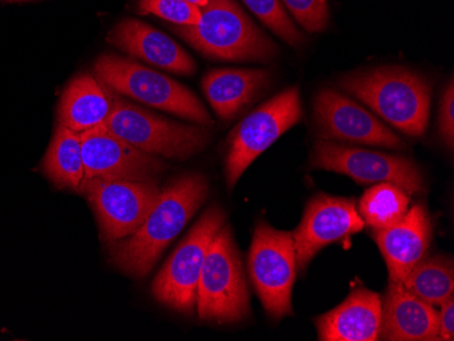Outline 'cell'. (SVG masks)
<instances>
[{"instance_id":"6da1fadb","label":"cell","mask_w":454,"mask_h":341,"mask_svg":"<svg viewBox=\"0 0 454 341\" xmlns=\"http://www.w3.org/2000/svg\"><path fill=\"white\" fill-rule=\"evenodd\" d=\"M207 196L208 182L203 174L188 173L170 182L160 190L142 226L127 238L112 243V261L131 276H146Z\"/></svg>"},{"instance_id":"7a4b0ae2","label":"cell","mask_w":454,"mask_h":341,"mask_svg":"<svg viewBox=\"0 0 454 341\" xmlns=\"http://www.w3.org/2000/svg\"><path fill=\"white\" fill-rule=\"evenodd\" d=\"M339 85L403 134L420 137L427 131L431 85L417 71L404 67L356 71L341 78Z\"/></svg>"},{"instance_id":"3957f363","label":"cell","mask_w":454,"mask_h":341,"mask_svg":"<svg viewBox=\"0 0 454 341\" xmlns=\"http://www.w3.org/2000/svg\"><path fill=\"white\" fill-rule=\"evenodd\" d=\"M200 22L172 30L206 58L224 62H271L279 48L236 0H208Z\"/></svg>"},{"instance_id":"277c9868","label":"cell","mask_w":454,"mask_h":341,"mask_svg":"<svg viewBox=\"0 0 454 341\" xmlns=\"http://www.w3.org/2000/svg\"><path fill=\"white\" fill-rule=\"evenodd\" d=\"M94 73L102 85L119 96L190 120L198 126L214 123L207 109L190 89L131 58L102 55L97 58Z\"/></svg>"},{"instance_id":"5b68a950","label":"cell","mask_w":454,"mask_h":341,"mask_svg":"<svg viewBox=\"0 0 454 341\" xmlns=\"http://www.w3.org/2000/svg\"><path fill=\"white\" fill-rule=\"evenodd\" d=\"M106 89L111 98V113L104 126L140 151L185 159L200 152L210 142V134L204 127L160 116Z\"/></svg>"},{"instance_id":"8992f818","label":"cell","mask_w":454,"mask_h":341,"mask_svg":"<svg viewBox=\"0 0 454 341\" xmlns=\"http://www.w3.org/2000/svg\"><path fill=\"white\" fill-rule=\"evenodd\" d=\"M196 312L200 320L219 324L239 322L251 313L241 254L227 225L216 234L204 260Z\"/></svg>"},{"instance_id":"52a82bcc","label":"cell","mask_w":454,"mask_h":341,"mask_svg":"<svg viewBox=\"0 0 454 341\" xmlns=\"http://www.w3.org/2000/svg\"><path fill=\"white\" fill-rule=\"evenodd\" d=\"M226 213L211 205L168 259L153 282L152 291L160 304L191 314L196 307V291L211 243L223 226Z\"/></svg>"},{"instance_id":"ba28073f","label":"cell","mask_w":454,"mask_h":341,"mask_svg":"<svg viewBox=\"0 0 454 341\" xmlns=\"http://www.w3.org/2000/svg\"><path fill=\"white\" fill-rule=\"evenodd\" d=\"M302 119L300 89H286L247 114L229 137L224 172L233 190L245 170Z\"/></svg>"},{"instance_id":"9c48e42d","label":"cell","mask_w":454,"mask_h":341,"mask_svg":"<svg viewBox=\"0 0 454 341\" xmlns=\"http://www.w3.org/2000/svg\"><path fill=\"white\" fill-rule=\"evenodd\" d=\"M247 268L265 312L272 318L293 312L292 295L297 279V253L292 231L257 223L249 249Z\"/></svg>"},{"instance_id":"30bf717a","label":"cell","mask_w":454,"mask_h":341,"mask_svg":"<svg viewBox=\"0 0 454 341\" xmlns=\"http://www.w3.org/2000/svg\"><path fill=\"white\" fill-rule=\"evenodd\" d=\"M310 167L348 175L358 184L389 182L410 196L426 190L419 167L403 155L317 140L310 155Z\"/></svg>"},{"instance_id":"8fae6325","label":"cell","mask_w":454,"mask_h":341,"mask_svg":"<svg viewBox=\"0 0 454 341\" xmlns=\"http://www.w3.org/2000/svg\"><path fill=\"white\" fill-rule=\"evenodd\" d=\"M160 188L154 182H109L89 178L82 193L96 213L102 238L116 243L145 222L157 203Z\"/></svg>"},{"instance_id":"7c38bea8","label":"cell","mask_w":454,"mask_h":341,"mask_svg":"<svg viewBox=\"0 0 454 341\" xmlns=\"http://www.w3.org/2000/svg\"><path fill=\"white\" fill-rule=\"evenodd\" d=\"M313 120L320 140L407 149L404 140L385 126L373 112L333 89L318 91L313 104Z\"/></svg>"},{"instance_id":"4fadbf2b","label":"cell","mask_w":454,"mask_h":341,"mask_svg":"<svg viewBox=\"0 0 454 341\" xmlns=\"http://www.w3.org/2000/svg\"><path fill=\"white\" fill-rule=\"evenodd\" d=\"M81 140L85 180L154 182L168 169L167 164L160 158L127 143L104 124L82 132Z\"/></svg>"},{"instance_id":"5bb4252c","label":"cell","mask_w":454,"mask_h":341,"mask_svg":"<svg viewBox=\"0 0 454 341\" xmlns=\"http://www.w3.org/2000/svg\"><path fill=\"white\" fill-rule=\"evenodd\" d=\"M364 228L356 198L315 196L306 205L300 226L293 231L298 269L305 271L321 249L346 241Z\"/></svg>"},{"instance_id":"9a60e30c","label":"cell","mask_w":454,"mask_h":341,"mask_svg":"<svg viewBox=\"0 0 454 341\" xmlns=\"http://www.w3.org/2000/svg\"><path fill=\"white\" fill-rule=\"evenodd\" d=\"M389 272V282L402 283L408 272L427 254L433 238L430 216L425 205H414L399 222L372 230Z\"/></svg>"},{"instance_id":"2e32d148","label":"cell","mask_w":454,"mask_h":341,"mask_svg":"<svg viewBox=\"0 0 454 341\" xmlns=\"http://www.w3.org/2000/svg\"><path fill=\"white\" fill-rule=\"evenodd\" d=\"M109 44L143 62L178 74L193 75L196 63L172 38L137 19H122L109 32Z\"/></svg>"},{"instance_id":"e0dca14e","label":"cell","mask_w":454,"mask_h":341,"mask_svg":"<svg viewBox=\"0 0 454 341\" xmlns=\"http://www.w3.org/2000/svg\"><path fill=\"white\" fill-rule=\"evenodd\" d=\"M379 340H440L437 310L411 294L402 283L389 282L382 299Z\"/></svg>"},{"instance_id":"ac0fdd59","label":"cell","mask_w":454,"mask_h":341,"mask_svg":"<svg viewBox=\"0 0 454 341\" xmlns=\"http://www.w3.org/2000/svg\"><path fill=\"white\" fill-rule=\"evenodd\" d=\"M381 310L380 294L367 289L354 290L339 306L315 321L318 340H379Z\"/></svg>"},{"instance_id":"d6986e66","label":"cell","mask_w":454,"mask_h":341,"mask_svg":"<svg viewBox=\"0 0 454 341\" xmlns=\"http://www.w3.org/2000/svg\"><path fill=\"white\" fill-rule=\"evenodd\" d=\"M271 74L251 68H221L204 76L203 93L216 114L233 120L270 85Z\"/></svg>"},{"instance_id":"ffe728a7","label":"cell","mask_w":454,"mask_h":341,"mask_svg":"<svg viewBox=\"0 0 454 341\" xmlns=\"http://www.w3.org/2000/svg\"><path fill=\"white\" fill-rule=\"evenodd\" d=\"M111 113V98L106 86L91 74H82L71 81L61 96L58 124L82 132L106 123Z\"/></svg>"},{"instance_id":"44dd1931","label":"cell","mask_w":454,"mask_h":341,"mask_svg":"<svg viewBox=\"0 0 454 341\" xmlns=\"http://www.w3.org/2000/svg\"><path fill=\"white\" fill-rule=\"evenodd\" d=\"M43 172L56 187L82 193L86 177L81 134L58 124L43 160Z\"/></svg>"},{"instance_id":"7402d4cb","label":"cell","mask_w":454,"mask_h":341,"mask_svg":"<svg viewBox=\"0 0 454 341\" xmlns=\"http://www.w3.org/2000/svg\"><path fill=\"white\" fill-rule=\"evenodd\" d=\"M402 284L426 304L441 306L454 294L453 261L448 256L425 257L408 272Z\"/></svg>"},{"instance_id":"603a6c76","label":"cell","mask_w":454,"mask_h":341,"mask_svg":"<svg viewBox=\"0 0 454 341\" xmlns=\"http://www.w3.org/2000/svg\"><path fill=\"white\" fill-rule=\"evenodd\" d=\"M358 213L372 230L387 229L399 222L410 208V195L389 182L369 188L358 203Z\"/></svg>"},{"instance_id":"cb8c5ba5","label":"cell","mask_w":454,"mask_h":341,"mask_svg":"<svg viewBox=\"0 0 454 341\" xmlns=\"http://www.w3.org/2000/svg\"><path fill=\"white\" fill-rule=\"evenodd\" d=\"M245 6L254 12L259 21L272 33L282 38L290 47H300L305 37L300 32L292 18L288 17L282 0H242Z\"/></svg>"},{"instance_id":"d4e9b609","label":"cell","mask_w":454,"mask_h":341,"mask_svg":"<svg viewBox=\"0 0 454 341\" xmlns=\"http://www.w3.org/2000/svg\"><path fill=\"white\" fill-rule=\"evenodd\" d=\"M140 14H153L178 27L200 22L201 10L184 0H139Z\"/></svg>"},{"instance_id":"484cf974","label":"cell","mask_w":454,"mask_h":341,"mask_svg":"<svg viewBox=\"0 0 454 341\" xmlns=\"http://www.w3.org/2000/svg\"><path fill=\"white\" fill-rule=\"evenodd\" d=\"M282 4L306 32L321 33L328 27V0H282Z\"/></svg>"},{"instance_id":"4316f807","label":"cell","mask_w":454,"mask_h":341,"mask_svg":"<svg viewBox=\"0 0 454 341\" xmlns=\"http://www.w3.org/2000/svg\"><path fill=\"white\" fill-rule=\"evenodd\" d=\"M438 129L443 144L449 149L454 146V82H450L443 90L441 97L440 117H438Z\"/></svg>"},{"instance_id":"83f0119b","label":"cell","mask_w":454,"mask_h":341,"mask_svg":"<svg viewBox=\"0 0 454 341\" xmlns=\"http://www.w3.org/2000/svg\"><path fill=\"white\" fill-rule=\"evenodd\" d=\"M438 335L440 340H454V297L441 305L438 313Z\"/></svg>"},{"instance_id":"f1b7e54d","label":"cell","mask_w":454,"mask_h":341,"mask_svg":"<svg viewBox=\"0 0 454 341\" xmlns=\"http://www.w3.org/2000/svg\"><path fill=\"white\" fill-rule=\"evenodd\" d=\"M184 2L193 4V6L199 7V9H201V7H204L208 4V0H184Z\"/></svg>"},{"instance_id":"f546056e","label":"cell","mask_w":454,"mask_h":341,"mask_svg":"<svg viewBox=\"0 0 454 341\" xmlns=\"http://www.w3.org/2000/svg\"><path fill=\"white\" fill-rule=\"evenodd\" d=\"M10 2H17V0H10Z\"/></svg>"}]
</instances>
